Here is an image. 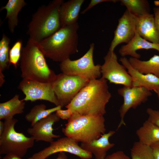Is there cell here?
Instances as JSON below:
<instances>
[{
    "mask_svg": "<svg viewBox=\"0 0 159 159\" xmlns=\"http://www.w3.org/2000/svg\"><path fill=\"white\" fill-rule=\"evenodd\" d=\"M111 97L107 80L101 77L91 80L65 107L82 115H102Z\"/></svg>",
    "mask_w": 159,
    "mask_h": 159,
    "instance_id": "cell-1",
    "label": "cell"
},
{
    "mask_svg": "<svg viewBox=\"0 0 159 159\" xmlns=\"http://www.w3.org/2000/svg\"><path fill=\"white\" fill-rule=\"evenodd\" d=\"M79 27L77 22L61 27L38 43V46L45 57L61 62L78 52Z\"/></svg>",
    "mask_w": 159,
    "mask_h": 159,
    "instance_id": "cell-2",
    "label": "cell"
},
{
    "mask_svg": "<svg viewBox=\"0 0 159 159\" xmlns=\"http://www.w3.org/2000/svg\"><path fill=\"white\" fill-rule=\"evenodd\" d=\"M37 44L29 39L22 48L20 63L21 77L23 79L52 83L56 74L49 68Z\"/></svg>",
    "mask_w": 159,
    "mask_h": 159,
    "instance_id": "cell-3",
    "label": "cell"
},
{
    "mask_svg": "<svg viewBox=\"0 0 159 159\" xmlns=\"http://www.w3.org/2000/svg\"><path fill=\"white\" fill-rule=\"evenodd\" d=\"M64 2L54 0L38 8L28 26L27 33L29 39L38 43L61 28L59 10Z\"/></svg>",
    "mask_w": 159,
    "mask_h": 159,
    "instance_id": "cell-4",
    "label": "cell"
},
{
    "mask_svg": "<svg viewBox=\"0 0 159 159\" xmlns=\"http://www.w3.org/2000/svg\"><path fill=\"white\" fill-rule=\"evenodd\" d=\"M105 121L103 115H82L74 112L62 132L78 142L89 143L105 133Z\"/></svg>",
    "mask_w": 159,
    "mask_h": 159,
    "instance_id": "cell-5",
    "label": "cell"
},
{
    "mask_svg": "<svg viewBox=\"0 0 159 159\" xmlns=\"http://www.w3.org/2000/svg\"><path fill=\"white\" fill-rule=\"evenodd\" d=\"M18 121L14 118L5 120L4 129L0 135V155L13 154L22 158L33 147L35 140L32 137H27L15 130Z\"/></svg>",
    "mask_w": 159,
    "mask_h": 159,
    "instance_id": "cell-6",
    "label": "cell"
},
{
    "mask_svg": "<svg viewBox=\"0 0 159 159\" xmlns=\"http://www.w3.org/2000/svg\"><path fill=\"white\" fill-rule=\"evenodd\" d=\"M94 43L91 44L88 51L77 59L72 60L69 58L61 62L59 67L62 73L80 77L89 81L99 78L101 75V65L94 63Z\"/></svg>",
    "mask_w": 159,
    "mask_h": 159,
    "instance_id": "cell-7",
    "label": "cell"
},
{
    "mask_svg": "<svg viewBox=\"0 0 159 159\" xmlns=\"http://www.w3.org/2000/svg\"><path fill=\"white\" fill-rule=\"evenodd\" d=\"M89 81L83 78L61 73L52 82L53 90L62 107L69 104Z\"/></svg>",
    "mask_w": 159,
    "mask_h": 159,
    "instance_id": "cell-8",
    "label": "cell"
},
{
    "mask_svg": "<svg viewBox=\"0 0 159 159\" xmlns=\"http://www.w3.org/2000/svg\"><path fill=\"white\" fill-rule=\"evenodd\" d=\"M104 59V63L101 65L102 77L110 83L132 87L131 76L125 67L118 62L117 55L114 52L109 50Z\"/></svg>",
    "mask_w": 159,
    "mask_h": 159,
    "instance_id": "cell-9",
    "label": "cell"
},
{
    "mask_svg": "<svg viewBox=\"0 0 159 159\" xmlns=\"http://www.w3.org/2000/svg\"><path fill=\"white\" fill-rule=\"evenodd\" d=\"M78 142L66 136L50 143L49 145L34 154L32 157L35 159H46L51 155L60 152H67L76 155L81 159H90L92 154L83 149Z\"/></svg>",
    "mask_w": 159,
    "mask_h": 159,
    "instance_id": "cell-10",
    "label": "cell"
},
{
    "mask_svg": "<svg viewBox=\"0 0 159 159\" xmlns=\"http://www.w3.org/2000/svg\"><path fill=\"white\" fill-rule=\"evenodd\" d=\"M18 88L25 95L24 101L34 102L38 100L49 101L59 105L53 90L52 83H44L28 79H22Z\"/></svg>",
    "mask_w": 159,
    "mask_h": 159,
    "instance_id": "cell-11",
    "label": "cell"
},
{
    "mask_svg": "<svg viewBox=\"0 0 159 159\" xmlns=\"http://www.w3.org/2000/svg\"><path fill=\"white\" fill-rule=\"evenodd\" d=\"M117 92L123 97V102L119 110L120 121L117 130L121 126L126 125L124 118L128 111L131 108H135L145 102L152 95L151 91L142 87L123 86L119 88Z\"/></svg>",
    "mask_w": 159,
    "mask_h": 159,
    "instance_id": "cell-12",
    "label": "cell"
},
{
    "mask_svg": "<svg viewBox=\"0 0 159 159\" xmlns=\"http://www.w3.org/2000/svg\"><path fill=\"white\" fill-rule=\"evenodd\" d=\"M136 31L135 16L126 10L118 19L109 50L114 52L118 45L122 43H128L134 37Z\"/></svg>",
    "mask_w": 159,
    "mask_h": 159,
    "instance_id": "cell-13",
    "label": "cell"
},
{
    "mask_svg": "<svg viewBox=\"0 0 159 159\" xmlns=\"http://www.w3.org/2000/svg\"><path fill=\"white\" fill-rule=\"evenodd\" d=\"M60 120L55 113H53L35 123L27 130V133L36 142L43 141L50 143L54 138H59V135L53 134V125Z\"/></svg>",
    "mask_w": 159,
    "mask_h": 159,
    "instance_id": "cell-14",
    "label": "cell"
},
{
    "mask_svg": "<svg viewBox=\"0 0 159 159\" xmlns=\"http://www.w3.org/2000/svg\"><path fill=\"white\" fill-rule=\"evenodd\" d=\"M119 61L131 77L132 87H143L154 92L159 89V77L152 74L140 73L132 67L126 57H122Z\"/></svg>",
    "mask_w": 159,
    "mask_h": 159,
    "instance_id": "cell-15",
    "label": "cell"
},
{
    "mask_svg": "<svg viewBox=\"0 0 159 159\" xmlns=\"http://www.w3.org/2000/svg\"><path fill=\"white\" fill-rule=\"evenodd\" d=\"M136 29L144 39L152 43L159 44V33L155 23L154 15L143 16L134 15Z\"/></svg>",
    "mask_w": 159,
    "mask_h": 159,
    "instance_id": "cell-16",
    "label": "cell"
},
{
    "mask_svg": "<svg viewBox=\"0 0 159 159\" xmlns=\"http://www.w3.org/2000/svg\"><path fill=\"white\" fill-rule=\"evenodd\" d=\"M115 132L110 130L99 138L87 143H81L80 146L84 150L93 154L95 159H105L107 152L115 145L109 140Z\"/></svg>",
    "mask_w": 159,
    "mask_h": 159,
    "instance_id": "cell-17",
    "label": "cell"
},
{
    "mask_svg": "<svg viewBox=\"0 0 159 159\" xmlns=\"http://www.w3.org/2000/svg\"><path fill=\"white\" fill-rule=\"evenodd\" d=\"M140 49H154L159 52V44L152 43L144 39L136 30L133 38L128 43L120 47L119 53L122 57L130 56L132 57L139 59L141 56L137 51Z\"/></svg>",
    "mask_w": 159,
    "mask_h": 159,
    "instance_id": "cell-18",
    "label": "cell"
},
{
    "mask_svg": "<svg viewBox=\"0 0 159 159\" xmlns=\"http://www.w3.org/2000/svg\"><path fill=\"white\" fill-rule=\"evenodd\" d=\"M84 0H70L61 5L59 10L61 27L77 22L80 12Z\"/></svg>",
    "mask_w": 159,
    "mask_h": 159,
    "instance_id": "cell-19",
    "label": "cell"
},
{
    "mask_svg": "<svg viewBox=\"0 0 159 159\" xmlns=\"http://www.w3.org/2000/svg\"><path fill=\"white\" fill-rule=\"evenodd\" d=\"M26 4L24 0H9L5 6L1 8L0 11L4 9L6 11L4 20L7 19L8 28L10 32H14L19 24V14Z\"/></svg>",
    "mask_w": 159,
    "mask_h": 159,
    "instance_id": "cell-20",
    "label": "cell"
},
{
    "mask_svg": "<svg viewBox=\"0 0 159 159\" xmlns=\"http://www.w3.org/2000/svg\"><path fill=\"white\" fill-rule=\"evenodd\" d=\"M136 133L138 141L144 145L150 146L159 141V127L148 120L137 130Z\"/></svg>",
    "mask_w": 159,
    "mask_h": 159,
    "instance_id": "cell-21",
    "label": "cell"
},
{
    "mask_svg": "<svg viewBox=\"0 0 159 159\" xmlns=\"http://www.w3.org/2000/svg\"><path fill=\"white\" fill-rule=\"evenodd\" d=\"M25 102L19 99V95H15L10 100L0 103V120L13 118L15 115L23 113Z\"/></svg>",
    "mask_w": 159,
    "mask_h": 159,
    "instance_id": "cell-22",
    "label": "cell"
},
{
    "mask_svg": "<svg viewBox=\"0 0 159 159\" xmlns=\"http://www.w3.org/2000/svg\"><path fill=\"white\" fill-rule=\"evenodd\" d=\"M128 60L132 67L140 73L152 74L159 77V55L155 54L146 61L132 57Z\"/></svg>",
    "mask_w": 159,
    "mask_h": 159,
    "instance_id": "cell-23",
    "label": "cell"
},
{
    "mask_svg": "<svg viewBox=\"0 0 159 159\" xmlns=\"http://www.w3.org/2000/svg\"><path fill=\"white\" fill-rule=\"evenodd\" d=\"M62 107L61 106L59 105L46 109V106L44 104L36 105L25 115V118L27 121L31 123L32 127L37 122L61 109Z\"/></svg>",
    "mask_w": 159,
    "mask_h": 159,
    "instance_id": "cell-24",
    "label": "cell"
},
{
    "mask_svg": "<svg viewBox=\"0 0 159 159\" xmlns=\"http://www.w3.org/2000/svg\"><path fill=\"white\" fill-rule=\"evenodd\" d=\"M121 5L125 6L132 14L143 16L150 14L149 3L146 0H120Z\"/></svg>",
    "mask_w": 159,
    "mask_h": 159,
    "instance_id": "cell-25",
    "label": "cell"
},
{
    "mask_svg": "<svg viewBox=\"0 0 159 159\" xmlns=\"http://www.w3.org/2000/svg\"><path fill=\"white\" fill-rule=\"evenodd\" d=\"M10 39L3 33L0 41V74L3 73V72L10 65Z\"/></svg>",
    "mask_w": 159,
    "mask_h": 159,
    "instance_id": "cell-26",
    "label": "cell"
},
{
    "mask_svg": "<svg viewBox=\"0 0 159 159\" xmlns=\"http://www.w3.org/2000/svg\"><path fill=\"white\" fill-rule=\"evenodd\" d=\"M130 154L131 159H155L150 146L139 141L134 143Z\"/></svg>",
    "mask_w": 159,
    "mask_h": 159,
    "instance_id": "cell-27",
    "label": "cell"
},
{
    "mask_svg": "<svg viewBox=\"0 0 159 159\" xmlns=\"http://www.w3.org/2000/svg\"><path fill=\"white\" fill-rule=\"evenodd\" d=\"M22 44V40L19 39L15 42L10 50L9 64H12L16 68H17L21 59Z\"/></svg>",
    "mask_w": 159,
    "mask_h": 159,
    "instance_id": "cell-28",
    "label": "cell"
},
{
    "mask_svg": "<svg viewBox=\"0 0 159 159\" xmlns=\"http://www.w3.org/2000/svg\"><path fill=\"white\" fill-rule=\"evenodd\" d=\"M146 112L148 116V120L159 127V110L149 108Z\"/></svg>",
    "mask_w": 159,
    "mask_h": 159,
    "instance_id": "cell-29",
    "label": "cell"
},
{
    "mask_svg": "<svg viewBox=\"0 0 159 159\" xmlns=\"http://www.w3.org/2000/svg\"><path fill=\"white\" fill-rule=\"evenodd\" d=\"M55 112L56 115L59 118L68 120L71 117L73 113V112L68 109L64 110L60 109L57 110Z\"/></svg>",
    "mask_w": 159,
    "mask_h": 159,
    "instance_id": "cell-30",
    "label": "cell"
},
{
    "mask_svg": "<svg viewBox=\"0 0 159 159\" xmlns=\"http://www.w3.org/2000/svg\"><path fill=\"white\" fill-rule=\"evenodd\" d=\"M117 0H91L88 6L81 13L82 14H84L87 11L91 9L95 5L104 2H111L114 3L118 1Z\"/></svg>",
    "mask_w": 159,
    "mask_h": 159,
    "instance_id": "cell-31",
    "label": "cell"
},
{
    "mask_svg": "<svg viewBox=\"0 0 159 159\" xmlns=\"http://www.w3.org/2000/svg\"><path fill=\"white\" fill-rule=\"evenodd\" d=\"M105 159H131L123 151H118L106 156Z\"/></svg>",
    "mask_w": 159,
    "mask_h": 159,
    "instance_id": "cell-32",
    "label": "cell"
},
{
    "mask_svg": "<svg viewBox=\"0 0 159 159\" xmlns=\"http://www.w3.org/2000/svg\"><path fill=\"white\" fill-rule=\"evenodd\" d=\"M150 147L155 159H159V141L152 145Z\"/></svg>",
    "mask_w": 159,
    "mask_h": 159,
    "instance_id": "cell-33",
    "label": "cell"
},
{
    "mask_svg": "<svg viewBox=\"0 0 159 159\" xmlns=\"http://www.w3.org/2000/svg\"><path fill=\"white\" fill-rule=\"evenodd\" d=\"M153 11L155 23L159 33V7L154 8Z\"/></svg>",
    "mask_w": 159,
    "mask_h": 159,
    "instance_id": "cell-34",
    "label": "cell"
},
{
    "mask_svg": "<svg viewBox=\"0 0 159 159\" xmlns=\"http://www.w3.org/2000/svg\"><path fill=\"white\" fill-rule=\"evenodd\" d=\"M2 159H22V158L13 154H7Z\"/></svg>",
    "mask_w": 159,
    "mask_h": 159,
    "instance_id": "cell-35",
    "label": "cell"
},
{
    "mask_svg": "<svg viewBox=\"0 0 159 159\" xmlns=\"http://www.w3.org/2000/svg\"><path fill=\"white\" fill-rule=\"evenodd\" d=\"M56 159H68V158L66 155L65 153H59Z\"/></svg>",
    "mask_w": 159,
    "mask_h": 159,
    "instance_id": "cell-36",
    "label": "cell"
},
{
    "mask_svg": "<svg viewBox=\"0 0 159 159\" xmlns=\"http://www.w3.org/2000/svg\"><path fill=\"white\" fill-rule=\"evenodd\" d=\"M5 127L4 122L0 120V135L3 133Z\"/></svg>",
    "mask_w": 159,
    "mask_h": 159,
    "instance_id": "cell-37",
    "label": "cell"
},
{
    "mask_svg": "<svg viewBox=\"0 0 159 159\" xmlns=\"http://www.w3.org/2000/svg\"><path fill=\"white\" fill-rule=\"evenodd\" d=\"M155 92L157 94L158 97L159 99V89L157 90Z\"/></svg>",
    "mask_w": 159,
    "mask_h": 159,
    "instance_id": "cell-38",
    "label": "cell"
},
{
    "mask_svg": "<svg viewBox=\"0 0 159 159\" xmlns=\"http://www.w3.org/2000/svg\"><path fill=\"white\" fill-rule=\"evenodd\" d=\"M35 159L33 158H32V157L31 158H29V159Z\"/></svg>",
    "mask_w": 159,
    "mask_h": 159,
    "instance_id": "cell-39",
    "label": "cell"
}]
</instances>
